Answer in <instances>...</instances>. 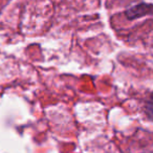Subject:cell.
<instances>
[{
  "label": "cell",
  "instance_id": "6da1fadb",
  "mask_svg": "<svg viewBox=\"0 0 153 153\" xmlns=\"http://www.w3.org/2000/svg\"><path fill=\"white\" fill-rule=\"evenodd\" d=\"M152 13V4L151 3H140L138 5L129 9L126 12V16L129 18L130 20L135 19V18H140L143 16L150 15Z\"/></svg>",
  "mask_w": 153,
  "mask_h": 153
}]
</instances>
